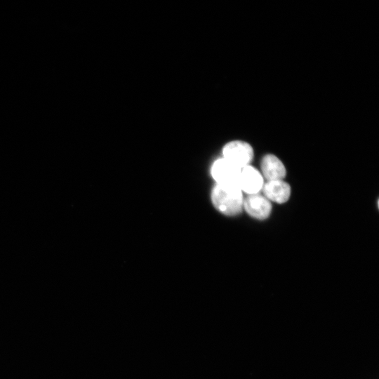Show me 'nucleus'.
<instances>
[{
  "instance_id": "4",
  "label": "nucleus",
  "mask_w": 379,
  "mask_h": 379,
  "mask_svg": "<svg viewBox=\"0 0 379 379\" xmlns=\"http://www.w3.org/2000/svg\"><path fill=\"white\" fill-rule=\"evenodd\" d=\"M264 185V178L257 168L251 164L241 168L238 185L242 192L248 195L258 194Z\"/></svg>"
},
{
  "instance_id": "2",
  "label": "nucleus",
  "mask_w": 379,
  "mask_h": 379,
  "mask_svg": "<svg viewBox=\"0 0 379 379\" xmlns=\"http://www.w3.org/2000/svg\"><path fill=\"white\" fill-rule=\"evenodd\" d=\"M222 157L239 168L249 165L254 157L252 145L246 141L234 140L227 142L222 149Z\"/></svg>"
},
{
  "instance_id": "6",
  "label": "nucleus",
  "mask_w": 379,
  "mask_h": 379,
  "mask_svg": "<svg viewBox=\"0 0 379 379\" xmlns=\"http://www.w3.org/2000/svg\"><path fill=\"white\" fill-rule=\"evenodd\" d=\"M260 170L267 180H284L286 169L281 160L274 154H265L260 160Z\"/></svg>"
},
{
  "instance_id": "5",
  "label": "nucleus",
  "mask_w": 379,
  "mask_h": 379,
  "mask_svg": "<svg viewBox=\"0 0 379 379\" xmlns=\"http://www.w3.org/2000/svg\"><path fill=\"white\" fill-rule=\"evenodd\" d=\"M243 207L249 215L258 220L267 218L272 211L270 201L258 194H250L246 197Z\"/></svg>"
},
{
  "instance_id": "3",
  "label": "nucleus",
  "mask_w": 379,
  "mask_h": 379,
  "mask_svg": "<svg viewBox=\"0 0 379 379\" xmlns=\"http://www.w3.org/2000/svg\"><path fill=\"white\" fill-rule=\"evenodd\" d=\"M241 168L223 157L214 161L211 168V174L217 184L238 185Z\"/></svg>"
},
{
  "instance_id": "7",
  "label": "nucleus",
  "mask_w": 379,
  "mask_h": 379,
  "mask_svg": "<svg viewBox=\"0 0 379 379\" xmlns=\"http://www.w3.org/2000/svg\"><path fill=\"white\" fill-rule=\"evenodd\" d=\"M262 191L267 199L278 204L285 203L291 195V187L284 180H267Z\"/></svg>"
},
{
  "instance_id": "1",
  "label": "nucleus",
  "mask_w": 379,
  "mask_h": 379,
  "mask_svg": "<svg viewBox=\"0 0 379 379\" xmlns=\"http://www.w3.org/2000/svg\"><path fill=\"white\" fill-rule=\"evenodd\" d=\"M211 200L215 208L227 215H237L243 208V194L237 185L216 184L211 192Z\"/></svg>"
}]
</instances>
